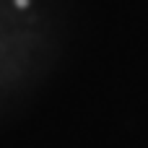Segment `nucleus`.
<instances>
[{"mask_svg":"<svg viewBox=\"0 0 148 148\" xmlns=\"http://www.w3.org/2000/svg\"><path fill=\"white\" fill-rule=\"evenodd\" d=\"M16 5H18V8H26V5H29V0H16Z\"/></svg>","mask_w":148,"mask_h":148,"instance_id":"nucleus-1","label":"nucleus"}]
</instances>
